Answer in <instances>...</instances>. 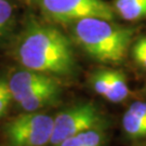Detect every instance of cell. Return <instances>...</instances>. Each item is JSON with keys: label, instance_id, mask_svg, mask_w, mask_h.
Segmentation results:
<instances>
[{"label": "cell", "instance_id": "8", "mask_svg": "<svg viewBox=\"0 0 146 146\" xmlns=\"http://www.w3.org/2000/svg\"><path fill=\"white\" fill-rule=\"evenodd\" d=\"M122 130L127 137L134 141L146 140V102H133L125 110L121 120Z\"/></svg>", "mask_w": 146, "mask_h": 146}, {"label": "cell", "instance_id": "7", "mask_svg": "<svg viewBox=\"0 0 146 146\" xmlns=\"http://www.w3.org/2000/svg\"><path fill=\"white\" fill-rule=\"evenodd\" d=\"M61 93L62 88L58 79H56L21 100L17 102V105L23 111H39L46 107L58 104Z\"/></svg>", "mask_w": 146, "mask_h": 146}, {"label": "cell", "instance_id": "5", "mask_svg": "<svg viewBox=\"0 0 146 146\" xmlns=\"http://www.w3.org/2000/svg\"><path fill=\"white\" fill-rule=\"evenodd\" d=\"M53 118L41 111H25L5 125V136L10 146L50 145Z\"/></svg>", "mask_w": 146, "mask_h": 146}, {"label": "cell", "instance_id": "12", "mask_svg": "<svg viewBox=\"0 0 146 146\" xmlns=\"http://www.w3.org/2000/svg\"><path fill=\"white\" fill-rule=\"evenodd\" d=\"M110 91H111V103H121L129 98L130 88L128 86L127 77L125 74L117 69L108 68Z\"/></svg>", "mask_w": 146, "mask_h": 146}, {"label": "cell", "instance_id": "2", "mask_svg": "<svg viewBox=\"0 0 146 146\" xmlns=\"http://www.w3.org/2000/svg\"><path fill=\"white\" fill-rule=\"evenodd\" d=\"M67 26L72 40L89 58L106 65H119L125 61L136 34L133 27L100 17L82 19Z\"/></svg>", "mask_w": 146, "mask_h": 146}, {"label": "cell", "instance_id": "6", "mask_svg": "<svg viewBox=\"0 0 146 146\" xmlns=\"http://www.w3.org/2000/svg\"><path fill=\"white\" fill-rule=\"evenodd\" d=\"M56 80L46 74L24 68L13 74L8 80L12 98L16 103L47 84Z\"/></svg>", "mask_w": 146, "mask_h": 146}, {"label": "cell", "instance_id": "15", "mask_svg": "<svg viewBox=\"0 0 146 146\" xmlns=\"http://www.w3.org/2000/svg\"><path fill=\"white\" fill-rule=\"evenodd\" d=\"M13 100L8 81L0 79V118L5 114L10 102Z\"/></svg>", "mask_w": 146, "mask_h": 146}, {"label": "cell", "instance_id": "14", "mask_svg": "<svg viewBox=\"0 0 146 146\" xmlns=\"http://www.w3.org/2000/svg\"><path fill=\"white\" fill-rule=\"evenodd\" d=\"M131 56L140 68L146 70V36L137 38L130 48Z\"/></svg>", "mask_w": 146, "mask_h": 146}, {"label": "cell", "instance_id": "11", "mask_svg": "<svg viewBox=\"0 0 146 146\" xmlns=\"http://www.w3.org/2000/svg\"><path fill=\"white\" fill-rule=\"evenodd\" d=\"M16 23L15 8L9 0H0V46L10 37Z\"/></svg>", "mask_w": 146, "mask_h": 146}, {"label": "cell", "instance_id": "1", "mask_svg": "<svg viewBox=\"0 0 146 146\" xmlns=\"http://www.w3.org/2000/svg\"><path fill=\"white\" fill-rule=\"evenodd\" d=\"M24 68L56 79L70 78L78 73L73 41L60 28L29 16L17 37L14 49Z\"/></svg>", "mask_w": 146, "mask_h": 146}, {"label": "cell", "instance_id": "3", "mask_svg": "<svg viewBox=\"0 0 146 146\" xmlns=\"http://www.w3.org/2000/svg\"><path fill=\"white\" fill-rule=\"evenodd\" d=\"M106 125L105 115L94 102H80L54 117L50 145L56 146L70 136L91 129L104 128Z\"/></svg>", "mask_w": 146, "mask_h": 146}, {"label": "cell", "instance_id": "10", "mask_svg": "<svg viewBox=\"0 0 146 146\" xmlns=\"http://www.w3.org/2000/svg\"><path fill=\"white\" fill-rule=\"evenodd\" d=\"M106 140L103 128H96L70 136L56 146H105Z\"/></svg>", "mask_w": 146, "mask_h": 146}, {"label": "cell", "instance_id": "16", "mask_svg": "<svg viewBox=\"0 0 146 146\" xmlns=\"http://www.w3.org/2000/svg\"><path fill=\"white\" fill-rule=\"evenodd\" d=\"M135 146H146V140H142V141L139 142Z\"/></svg>", "mask_w": 146, "mask_h": 146}, {"label": "cell", "instance_id": "4", "mask_svg": "<svg viewBox=\"0 0 146 146\" xmlns=\"http://www.w3.org/2000/svg\"><path fill=\"white\" fill-rule=\"evenodd\" d=\"M43 16L58 24L69 25L87 17L115 21L113 5L104 0H37Z\"/></svg>", "mask_w": 146, "mask_h": 146}, {"label": "cell", "instance_id": "13", "mask_svg": "<svg viewBox=\"0 0 146 146\" xmlns=\"http://www.w3.org/2000/svg\"><path fill=\"white\" fill-rule=\"evenodd\" d=\"M90 84L95 93L105 100H111V91H110V77H108V68L98 69L90 76Z\"/></svg>", "mask_w": 146, "mask_h": 146}, {"label": "cell", "instance_id": "9", "mask_svg": "<svg viewBox=\"0 0 146 146\" xmlns=\"http://www.w3.org/2000/svg\"><path fill=\"white\" fill-rule=\"evenodd\" d=\"M116 15L128 22L146 20V0H114Z\"/></svg>", "mask_w": 146, "mask_h": 146}]
</instances>
